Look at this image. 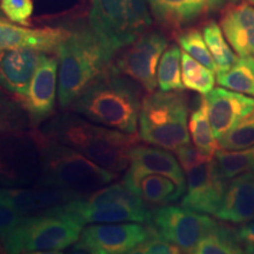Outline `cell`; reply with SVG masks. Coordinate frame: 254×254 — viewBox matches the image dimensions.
<instances>
[{"instance_id": "1", "label": "cell", "mask_w": 254, "mask_h": 254, "mask_svg": "<svg viewBox=\"0 0 254 254\" xmlns=\"http://www.w3.org/2000/svg\"><path fill=\"white\" fill-rule=\"evenodd\" d=\"M142 91L144 88L138 82L119 72L111 63L68 110L92 123L136 133Z\"/></svg>"}, {"instance_id": "2", "label": "cell", "mask_w": 254, "mask_h": 254, "mask_svg": "<svg viewBox=\"0 0 254 254\" xmlns=\"http://www.w3.org/2000/svg\"><path fill=\"white\" fill-rule=\"evenodd\" d=\"M44 134L74 148L114 173H122L129 165L133 148L140 141L138 133H126L119 129L93 125L73 113H63L49 120Z\"/></svg>"}, {"instance_id": "3", "label": "cell", "mask_w": 254, "mask_h": 254, "mask_svg": "<svg viewBox=\"0 0 254 254\" xmlns=\"http://www.w3.org/2000/svg\"><path fill=\"white\" fill-rule=\"evenodd\" d=\"M36 135L41 152V172L34 185L59 190L74 200L110 185L119 176L74 148L49 138L40 129H36Z\"/></svg>"}, {"instance_id": "4", "label": "cell", "mask_w": 254, "mask_h": 254, "mask_svg": "<svg viewBox=\"0 0 254 254\" xmlns=\"http://www.w3.org/2000/svg\"><path fill=\"white\" fill-rule=\"evenodd\" d=\"M58 100L62 110H68L73 101L95 80L111 63L113 55L90 25H77L60 44Z\"/></svg>"}, {"instance_id": "5", "label": "cell", "mask_w": 254, "mask_h": 254, "mask_svg": "<svg viewBox=\"0 0 254 254\" xmlns=\"http://www.w3.org/2000/svg\"><path fill=\"white\" fill-rule=\"evenodd\" d=\"M82 227L56 206L24 218L0 245L7 253H59L77 243Z\"/></svg>"}, {"instance_id": "6", "label": "cell", "mask_w": 254, "mask_h": 254, "mask_svg": "<svg viewBox=\"0 0 254 254\" xmlns=\"http://www.w3.org/2000/svg\"><path fill=\"white\" fill-rule=\"evenodd\" d=\"M187 101L183 91H159L145 95L139 113L141 140L173 152L190 142Z\"/></svg>"}, {"instance_id": "7", "label": "cell", "mask_w": 254, "mask_h": 254, "mask_svg": "<svg viewBox=\"0 0 254 254\" xmlns=\"http://www.w3.org/2000/svg\"><path fill=\"white\" fill-rule=\"evenodd\" d=\"M80 224H109L133 221L148 224L152 208L125 183L104 186L85 198L57 206Z\"/></svg>"}, {"instance_id": "8", "label": "cell", "mask_w": 254, "mask_h": 254, "mask_svg": "<svg viewBox=\"0 0 254 254\" xmlns=\"http://www.w3.org/2000/svg\"><path fill=\"white\" fill-rule=\"evenodd\" d=\"M146 0H92L88 25L114 56L152 26Z\"/></svg>"}, {"instance_id": "9", "label": "cell", "mask_w": 254, "mask_h": 254, "mask_svg": "<svg viewBox=\"0 0 254 254\" xmlns=\"http://www.w3.org/2000/svg\"><path fill=\"white\" fill-rule=\"evenodd\" d=\"M40 172L41 152L36 128L0 135V186H32Z\"/></svg>"}, {"instance_id": "10", "label": "cell", "mask_w": 254, "mask_h": 254, "mask_svg": "<svg viewBox=\"0 0 254 254\" xmlns=\"http://www.w3.org/2000/svg\"><path fill=\"white\" fill-rule=\"evenodd\" d=\"M215 225L217 221L208 215L184 206L165 205L152 208L147 226L152 233L172 243L182 252L193 253L200 239L213 230Z\"/></svg>"}, {"instance_id": "11", "label": "cell", "mask_w": 254, "mask_h": 254, "mask_svg": "<svg viewBox=\"0 0 254 254\" xmlns=\"http://www.w3.org/2000/svg\"><path fill=\"white\" fill-rule=\"evenodd\" d=\"M167 46L168 40L164 33L148 30L131 45L123 49V52L112 63L119 72L151 93L158 86L159 62Z\"/></svg>"}, {"instance_id": "12", "label": "cell", "mask_w": 254, "mask_h": 254, "mask_svg": "<svg viewBox=\"0 0 254 254\" xmlns=\"http://www.w3.org/2000/svg\"><path fill=\"white\" fill-rule=\"evenodd\" d=\"M152 236L146 224L109 222L84 228L80 238L71 246L72 252L93 254L132 253L136 246Z\"/></svg>"}, {"instance_id": "13", "label": "cell", "mask_w": 254, "mask_h": 254, "mask_svg": "<svg viewBox=\"0 0 254 254\" xmlns=\"http://www.w3.org/2000/svg\"><path fill=\"white\" fill-rule=\"evenodd\" d=\"M186 190L182 206L202 214H215L220 207L227 180L215 170L213 159L185 171Z\"/></svg>"}, {"instance_id": "14", "label": "cell", "mask_w": 254, "mask_h": 254, "mask_svg": "<svg viewBox=\"0 0 254 254\" xmlns=\"http://www.w3.org/2000/svg\"><path fill=\"white\" fill-rule=\"evenodd\" d=\"M58 57L44 53L32 79L27 94L20 99L28 114L32 128H37L55 112L57 81L59 74Z\"/></svg>"}, {"instance_id": "15", "label": "cell", "mask_w": 254, "mask_h": 254, "mask_svg": "<svg viewBox=\"0 0 254 254\" xmlns=\"http://www.w3.org/2000/svg\"><path fill=\"white\" fill-rule=\"evenodd\" d=\"M145 174H161L173 180L184 192L186 190V179L182 165L166 148L139 144L133 148L129 166L126 168L123 182L133 190L136 182Z\"/></svg>"}, {"instance_id": "16", "label": "cell", "mask_w": 254, "mask_h": 254, "mask_svg": "<svg viewBox=\"0 0 254 254\" xmlns=\"http://www.w3.org/2000/svg\"><path fill=\"white\" fill-rule=\"evenodd\" d=\"M146 2L159 26L176 34L227 4L226 0H146Z\"/></svg>"}, {"instance_id": "17", "label": "cell", "mask_w": 254, "mask_h": 254, "mask_svg": "<svg viewBox=\"0 0 254 254\" xmlns=\"http://www.w3.org/2000/svg\"><path fill=\"white\" fill-rule=\"evenodd\" d=\"M208 118L217 140L254 110L253 97L224 87L213 88L205 95Z\"/></svg>"}, {"instance_id": "18", "label": "cell", "mask_w": 254, "mask_h": 254, "mask_svg": "<svg viewBox=\"0 0 254 254\" xmlns=\"http://www.w3.org/2000/svg\"><path fill=\"white\" fill-rule=\"evenodd\" d=\"M44 52L14 49L0 52V87L18 100L27 94Z\"/></svg>"}, {"instance_id": "19", "label": "cell", "mask_w": 254, "mask_h": 254, "mask_svg": "<svg viewBox=\"0 0 254 254\" xmlns=\"http://www.w3.org/2000/svg\"><path fill=\"white\" fill-rule=\"evenodd\" d=\"M68 33L65 27L28 28L0 18V52L14 49H33L57 55L62 41Z\"/></svg>"}, {"instance_id": "20", "label": "cell", "mask_w": 254, "mask_h": 254, "mask_svg": "<svg viewBox=\"0 0 254 254\" xmlns=\"http://www.w3.org/2000/svg\"><path fill=\"white\" fill-rule=\"evenodd\" d=\"M232 49L239 57H254V5L230 1L220 9L219 20Z\"/></svg>"}, {"instance_id": "21", "label": "cell", "mask_w": 254, "mask_h": 254, "mask_svg": "<svg viewBox=\"0 0 254 254\" xmlns=\"http://www.w3.org/2000/svg\"><path fill=\"white\" fill-rule=\"evenodd\" d=\"M0 199L23 218L43 213L47 209L72 200L62 190L37 185L26 187L0 186Z\"/></svg>"}, {"instance_id": "22", "label": "cell", "mask_w": 254, "mask_h": 254, "mask_svg": "<svg viewBox=\"0 0 254 254\" xmlns=\"http://www.w3.org/2000/svg\"><path fill=\"white\" fill-rule=\"evenodd\" d=\"M219 220L246 224L254 220V173L247 171L227 184L220 207L214 214Z\"/></svg>"}, {"instance_id": "23", "label": "cell", "mask_w": 254, "mask_h": 254, "mask_svg": "<svg viewBox=\"0 0 254 254\" xmlns=\"http://www.w3.org/2000/svg\"><path fill=\"white\" fill-rule=\"evenodd\" d=\"M133 190L151 208L171 204L185 193L173 180L161 174H145L136 182Z\"/></svg>"}, {"instance_id": "24", "label": "cell", "mask_w": 254, "mask_h": 254, "mask_svg": "<svg viewBox=\"0 0 254 254\" xmlns=\"http://www.w3.org/2000/svg\"><path fill=\"white\" fill-rule=\"evenodd\" d=\"M243 252L245 251L238 231L219 221L213 230L200 239L193 251L196 254H240Z\"/></svg>"}, {"instance_id": "25", "label": "cell", "mask_w": 254, "mask_h": 254, "mask_svg": "<svg viewBox=\"0 0 254 254\" xmlns=\"http://www.w3.org/2000/svg\"><path fill=\"white\" fill-rule=\"evenodd\" d=\"M189 129L195 147L201 153L213 158L219 150V142L212 131L205 97L199 98L198 105L190 113Z\"/></svg>"}, {"instance_id": "26", "label": "cell", "mask_w": 254, "mask_h": 254, "mask_svg": "<svg viewBox=\"0 0 254 254\" xmlns=\"http://www.w3.org/2000/svg\"><path fill=\"white\" fill-rule=\"evenodd\" d=\"M217 82L228 90L254 98V57H240L226 72L217 73Z\"/></svg>"}, {"instance_id": "27", "label": "cell", "mask_w": 254, "mask_h": 254, "mask_svg": "<svg viewBox=\"0 0 254 254\" xmlns=\"http://www.w3.org/2000/svg\"><path fill=\"white\" fill-rule=\"evenodd\" d=\"M202 34L209 52L214 59L217 73L228 71L237 62L238 57L234 55L233 49L228 44L227 39L224 38V32L220 25L214 20L206 21L202 26Z\"/></svg>"}, {"instance_id": "28", "label": "cell", "mask_w": 254, "mask_h": 254, "mask_svg": "<svg viewBox=\"0 0 254 254\" xmlns=\"http://www.w3.org/2000/svg\"><path fill=\"white\" fill-rule=\"evenodd\" d=\"M215 170L222 179L230 180L252 170L254 165V146L244 150H219L213 157Z\"/></svg>"}, {"instance_id": "29", "label": "cell", "mask_w": 254, "mask_h": 254, "mask_svg": "<svg viewBox=\"0 0 254 254\" xmlns=\"http://www.w3.org/2000/svg\"><path fill=\"white\" fill-rule=\"evenodd\" d=\"M158 86L160 91H183L182 50L176 44H171L165 50L159 62L157 72Z\"/></svg>"}, {"instance_id": "30", "label": "cell", "mask_w": 254, "mask_h": 254, "mask_svg": "<svg viewBox=\"0 0 254 254\" xmlns=\"http://www.w3.org/2000/svg\"><path fill=\"white\" fill-rule=\"evenodd\" d=\"M182 78L184 87L201 95H206L214 88V72L185 51L182 52Z\"/></svg>"}, {"instance_id": "31", "label": "cell", "mask_w": 254, "mask_h": 254, "mask_svg": "<svg viewBox=\"0 0 254 254\" xmlns=\"http://www.w3.org/2000/svg\"><path fill=\"white\" fill-rule=\"evenodd\" d=\"M28 127H31L30 118L20 101L0 91V135L24 132Z\"/></svg>"}, {"instance_id": "32", "label": "cell", "mask_w": 254, "mask_h": 254, "mask_svg": "<svg viewBox=\"0 0 254 254\" xmlns=\"http://www.w3.org/2000/svg\"><path fill=\"white\" fill-rule=\"evenodd\" d=\"M177 41L183 51L208 67L211 71L217 72L214 59L209 52L207 44H206L202 31L196 27H187L176 34Z\"/></svg>"}, {"instance_id": "33", "label": "cell", "mask_w": 254, "mask_h": 254, "mask_svg": "<svg viewBox=\"0 0 254 254\" xmlns=\"http://www.w3.org/2000/svg\"><path fill=\"white\" fill-rule=\"evenodd\" d=\"M222 150H244L254 146V110L218 140Z\"/></svg>"}, {"instance_id": "34", "label": "cell", "mask_w": 254, "mask_h": 254, "mask_svg": "<svg viewBox=\"0 0 254 254\" xmlns=\"http://www.w3.org/2000/svg\"><path fill=\"white\" fill-rule=\"evenodd\" d=\"M0 8L9 21L23 26H30L33 14L32 0H0Z\"/></svg>"}, {"instance_id": "35", "label": "cell", "mask_w": 254, "mask_h": 254, "mask_svg": "<svg viewBox=\"0 0 254 254\" xmlns=\"http://www.w3.org/2000/svg\"><path fill=\"white\" fill-rule=\"evenodd\" d=\"M132 253H145V254H173V253H182V250L179 247L173 245L170 241L163 239V238L155 236L152 233V236L146 239L144 243L138 245L133 250Z\"/></svg>"}, {"instance_id": "36", "label": "cell", "mask_w": 254, "mask_h": 254, "mask_svg": "<svg viewBox=\"0 0 254 254\" xmlns=\"http://www.w3.org/2000/svg\"><path fill=\"white\" fill-rule=\"evenodd\" d=\"M174 154H176L178 161L182 165L184 171L213 159L208 157V155L201 153L194 145L192 146L190 142H187V144L177 148V150L174 151Z\"/></svg>"}, {"instance_id": "37", "label": "cell", "mask_w": 254, "mask_h": 254, "mask_svg": "<svg viewBox=\"0 0 254 254\" xmlns=\"http://www.w3.org/2000/svg\"><path fill=\"white\" fill-rule=\"evenodd\" d=\"M23 219L0 199V241L7 237Z\"/></svg>"}, {"instance_id": "38", "label": "cell", "mask_w": 254, "mask_h": 254, "mask_svg": "<svg viewBox=\"0 0 254 254\" xmlns=\"http://www.w3.org/2000/svg\"><path fill=\"white\" fill-rule=\"evenodd\" d=\"M237 231L243 243L254 241V222H246L243 226L238 228Z\"/></svg>"}, {"instance_id": "39", "label": "cell", "mask_w": 254, "mask_h": 254, "mask_svg": "<svg viewBox=\"0 0 254 254\" xmlns=\"http://www.w3.org/2000/svg\"><path fill=\"white\" fill-rule=\"evenodd\" d=\"M247 1H250V2H251V4H252V5H254V0H247Z\"/></svg>"}, {"instance_id": "40", "label": "cell", "mask_w": 254, "mask_h": 254, "mask_svg": "<svg viewBox=\"0 0 254 254\" xmlns=\"http://www.w3.org/2000/svg\"><path fill=\"white\" fill-rule=\"evenodd\" d=\"M252 171H253V173H254V165H253V167H252Z\"/></svg>"}, {"instance_id": "41", "label": "cell", "mask_w": 254, "mask_h": 254, "mask_svg": "<svg viewBox=\"0 0 254 254\" xmlns=\"http://www.w3.org/2000/svg\"><path fill=\"white\" fill-rule=\"evenodd\" d=\"M230 1H237V0H230Z\"/></svg>"}]
</instances>
